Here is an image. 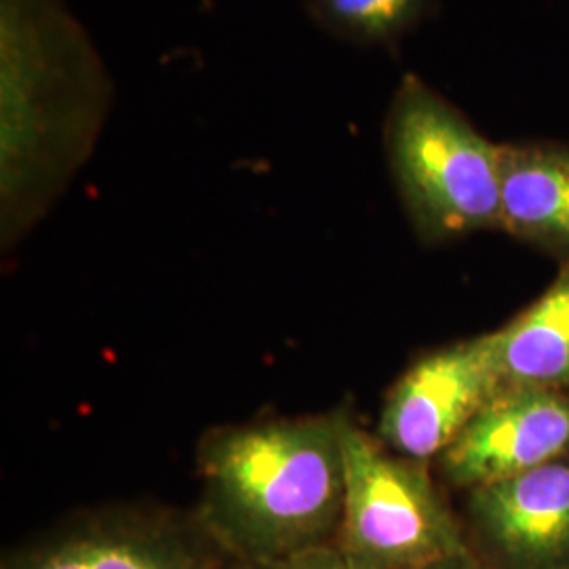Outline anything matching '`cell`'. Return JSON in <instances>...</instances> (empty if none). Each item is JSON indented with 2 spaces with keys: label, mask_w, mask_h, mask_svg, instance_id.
Instances as JSON below:
<instances>
[{
  "label": "cell",
  "mask_w": 569,
  "mask_h": 569,
  "mask_svg": "<svg viewBox=\"0 0 569 569\" xmlns=\"http://www.w3.org/2000/svg\"><path fill=\"white\" fill-rule=\"evenodd\" d=\"M350 409L218 428L199 448L197 521L237 566L333 547Z\"/></svg>",
  "instance_id": "cell-2"
},
{
  "label": "cell",
  "mask_w": 569,
  "mask_h": 569,
  "mask_svg": "<svg viewBox=\"0 0 569 569\" xmlns=\"http://www.w3.org/2000/svg\"><path fill=\"white\" fill-rule=\"evenodd\" d=\"M336 549L352 569H435L472 547L432 467L392 453L352 420Z\"/></svg>",
  "instance_id": "cell-4"
},
{
  "label": "cell",
  "mask_w": 569,
  "mask_h": 569,
  "mask_svg": "<svg viewBox=\"0 0 569 569\" xmlns=\"http://www.w3.org/2000/svg\"><path fill=\"white\" fill-rule=\"evenodd\" d=\"M568 453V390L500 387L439 456L435 470L446 488L467 493Z\"/></svg>",
  "instance_id": "cell-7"
},
{
  "label": "cell",
  "mask_w": 569,
  "mask_h": 569,
  "mask_svg": "<svg viewBox=\"0 0 569 569\" xmlns=\"http://www.w3.org/2000/svg\"><path fill=\"white\" fill-rule=\"evenodd\" d=\"M117 84L68 0H0V243L60 201L110 121Z\"/></svg>",
  "instance_id": "cell-1"
},
{
  "label": "cell",
  "mask_w": 569,
  "mask_h": 569,
  "mask_svg": "<svg viewBox=\"0 0 569 569\" xmlns=\"http://www.w3.org/2000/svg\"><path fill=\"white\" fill-rule=\"evenodd\" d=\"M472 550L498 569H569V453L470 489L460 512Z\"/></svg>",
  "instance_id": "cell-8"
},
{
  "label": "cell",
  "mask_w": 569,
  "mask_h": 569,
  "mask_svg": "<svg viewBox=\"0 0 569 569\" xmlns=\"http://www.w3.org/2000/svg\"><path fill=\"white\" fill-rule=\"evenodd\" d=\"M500 387L489 331L441 346L390 387L373 435L392 453L435 468Z\"/></svg>",
  "instance_id": "cell-5"
},
{
  "label": "cell",
  "mask_w": 569,
  "mask_h": 569,
  "mask_svg": "<svg viewBox=\"0 0 569 569\" xmlns=\"http://www.w3.org/2000/svg\"><path fill=\"white\" fill-rule=\"evenodd\" d=\"M435 569H498L488 563L486 559H481L475 550L470 549L465 555H458L453 559H449L446 563L437 566Z\"/></svg>",
  "instance_id": "cell-13"
},
{
  "label": "cell",
  "mask_w": 569,
  "mask_h": 569,
  "mask_svg": "<svg viewBox=\"0 0 569 569\" xmlns=\"http://www.w3.org/2000/svg\"><path fill=\"white\" fill-rule=\"evenodd\" d=\"M489 340L502 387L569 392V260L531 305L489 331Z\"/></svg>",
  "instance_id": "cell-10"
},
{
  "label": "cell",
  "mask_w": 569,
  "mask_h": 569,
  "mask_svg": "<svg viewBox=\"0 0 569 569\" xmlns=\"http://www.w3.org/2000/svg\"><path fill=\"white\" fill-rule=\"evenodd\" d=\"M437 0H305L323 34L359 49H395L432 16Z\"/></svg>",
  "instance_id": "cell-11"
},
{
  "label": "cell",
  "mask_w": 569,
  "mask_h": 569,
  "mask_svg": "<svg viewBox=\"0 0 569 569\" xmlns=\"http://www.w3.org/2000/svg\"><path fill=\"white\" fill-rule=\"evenodd\" d=\"M2 569H234L194 512L103 510L16 550Z\"/></svg>",
  "instance_id": "cell-6"
},
{
  "label": "cell",
  "mask_w": 569,
  "mask_h": 569,
  "mask_svg": "<svg viewBox=\"0 0 569 569\" xmlns=\"http://www.w3.org/2000/svg\"><path fill=\"white\" fill-rule=\"evenodd\" d=\"M500 232L569 260V142L500 143Z\"/></svg>",
  "instance_id": "cell-9"
},
{
  "label": "cell",
  "mask_w": 569,
  "mask_h": 569,
  "mask_svg": "<svg viewBox=\"0 0 569 569\" xmlns=\"http://www.w3.org/2000/svg\"><path fill=\"white\" fill-rule=\"evenodd\" d=\"M397 194L427 244L500 230V143L420 74L397 82L382 122Z\"/></svg>",
  "instance_id": "cell-3"
},
{
  "label": "cell",
  "mask_w": 569,
  "mask_h": 569,
  "mask_svg": "<svg viewBox=\"0 0 569 569\" xmlns=\"http://www.w3.org/2000/svg\"><path fill=\"white\" fill-rule=\"evenodd\" d=\"M234 569H352L348 566L342 552L333 547H323V549L308 550L302 555L289 557L283 561H272V563H258V566H237Z\"/></svg>",
  "instance_id": "cell-12"
}]
</instances>
